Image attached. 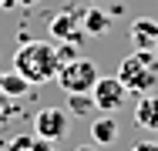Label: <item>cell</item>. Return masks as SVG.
I'll use <instances>...</instances> for the list:
<instances>
[{"mask_svg": "<svg viewBox=\"0 0 158 151\" xmlns=\"http://www.w3.org/2000/svg\"><path fill=\"white\" fill-rule=\"evenodd\" d=\"M14 71L20 77H27L31 84H47L57 77L61 71V57H57V47L47 44V40H24L14 54Z\"/></svg>", "mask_w": 158, "mask_h": 151, "instance_id": "obj_1", "label": "cell"}, {"mask_svg": "<svg viewBox=\"0 0 158 151\" xmlns=\"http://www.w3.org/2000/svg\"><path fill=\"white\" fill-rule=\"evenodd\" d=\"M118 77L128 94H152L158 88V57L152 51H135L118 64Z\"/></svg>", "mask_w": 158, "mask_h": 151, "instance_id": "obj_2", "label": "cell"}, {"mask_svg": "<svg viewBox=\"0 0 158 151\" xmlns=\"http://www.w3.org/2000/svg\"><path fill=\"white\" fill-rule=\"evenodd\" d=\"M98 64L88 57H71L61 64V71H57V84H61L67 94H91V88L98 84Z\"/></svg>", "mask_w": 158, "mask_h": 151, "instance_id": "obj_3", "label": "cell"}, {"mask_svg": "<svg viewBox=\"0 0 158 151\" xmlns=\"http://www.w3.org/2000/svg\"><path fill=\"white\" fill-rule=\"evenodd\" d=\"M67 128H71V118L64 108H40L34 114V134L44 138V141H61L67 138Z\"/></svg>", "mask_w": 158, "mask_h": 151, "instance_id": "obj_4", "label": "cell"}, {"mask_svg": "<svg viewBox=\"0 0 158 151\" xmlns=\"http://www.w3.org/2000/svg\"><path fill=\"white\" fill-rule=\"evenodd\" d=\"M91 97H94V108H98V111L111 114V111H118V108L125 104L128 88L121 84L118 74H114V77H98V84L91 88Z\"/></svg>", "mask_w": 158, "mask_h": 151, "instance_id": "obj_5", "label": "cell"}, {"mask_svg": "<svg viewBox=\"0 0 158 151\" xmlns=\"http://www.w3.org/2000/svg\"><path fill=\"white\" fill-rule=\"evenodd\" d=\"M131 47L135 51H155L158 47V20L152 17H138V20H131Z\"/></svg>", "mask_w": 158, "mask_h": 151, "instance_id": "obj_6", "label": "cell"}, {"mask_svg": "<svg viewBox=\"0 0 158 151\" xmlns=\"http://www.w3.org/2000/svg\"><path fill=\"white\" fill-rule=\"evenodd\" d=\"M51 30H54V37H57L61 44H77V40L84 37V27H81V14H71V10L57 14V17L51 20Z\"/></svg>", "mask_w": 158, "mask_h": 151, "instance_id": "obj_7", "label": "cell"}, {"mask_svg": "<svg viewBox=\"0 0 158 151\" xmlns=\"http://www.w3.org/2000/svg\"><path fill=\"white\" fill-rule=\"evenodd\" d=\"M135 124L158 134V94H141L135 108Z\"/></svg>", "mask_w": 158, "mask_h": 151, "instance_id": "obj_8", "label": "cell"}, {"mask_svg": "<svg viewBox=\"0 0 158 151\" xmlns=\"http://www.w3.org/2000/svg\"><path fill=\"white\" fill-rule=\"evenodd\" d=\"M118 121L111 118V114H101V118L91 121V141L94 145H114L118 141Z\"/></svg>", "mask_w": 158, "mask_h": 151, "instance_id": "obj_9", "label": "cell"}, {"mask_svg": "<svg viewBox=\"0 0 158 151\" xmlns=\"http://www.w3.org/2000/svg\"><path fill=\"white\" fill-rule=\"evenodd\" d=\"M81 27H84V34H91V37H101V34H108V27H111V17L104 10H98V7H88L81 14Z\"/></svg>", "mask_w": 158, "mask_h": 151, "instance_id": "obj_10", "label": "cell"}, {"mask_svg": "<svg viewBox=\"0 0 158 151\" xmlns=\"http://www.w3.org/2000/svg\"><path fill=\"white\" fill-rule=\"evenodd\" d=\"M3 148L7 151H54V141H44L31 131V134H14Z\"/></svg>", "mask_w": 158, "mask_h": 151, "instance_id": "obj_11", "label": "cell"}, {"mask_svg": "<svg viewBox=\"0 0 158 151\" xmlns=\"http://www.w3.org/2000/svg\"><path fill=\"white\" fill-rule=\"evenodd\" d=\"M31 91V81L27 77H20L17 71H0V94H7V97H24Z\"/></svg>", "mask_w": 158, "mask_h": 151, "instance_id": "obj_12", "label": "cell"}, {"mask_svg": "<svg viewBox=\"0 0 158 151\" xmlns=\"http://www.w3.org/2000/svg\"><path fill=\"white\" fill-rule=\"evenodd\" d=\"M67 108H71V114L84 118V114L94 111V97L91 94H67Z\"/></svg>", "mask_w": 158, "mask_h": 151, "instance_id": "obj_13", "label": "cell"}, {"mask_svg": "<svg viewBox=\"0 0 158 151\" xmlns=\"http://www.w3.org/2000/svg\"><path fill=\"white\" fill-rule=\"evenodd\" d=\"M128 151H158V141H138V145H131Z\"/></svg>", "mask_w": 158, "mask_h": 151, "instance_id": "obj_14", "label": "cell"}, {"mask_svg": "<svg viewBox=\"0 0 158 151\" xmlns=\"http://www.w3.org/2000/svg\"><path fill=\"white\" fill-rule=\"evenodd\" d=\"M0 7L7 10V7H17V0H0Z\"/></svg>", "mask_w": 158, "mask_h": 151, "instance_id": "obj_15", "label": "cell"}, {"mask_svg": "<svg viewBox=\"0 0 158 151\" xmlns=\"http://www.w3.org/2000/svg\"><path fill=\"white\" fill-rule=\"evenodd\" d=\"M77 151H98V148H94V145H81Z\"/></svg>", "mask_w": 158, "mask_h": 151, "instance_id": "obj_16", "label": "cell"}, {"mask_svg": "<svg viewBox=\"0 0 158 151\" xmlns=\"http://www.w3.org/2000/svg\"><path fill=\"white\" fill-rule=\"evenodd\" d=\"M17 3H20V7H31V3H37V0H17Z\"/></svg>", "mask_w": 158, "mask_h": 151, "instance_id": "obj_17", "label": "cell"}, {"mask_svg": "<svg viewBox=\"0 0 158 151\" xmlns=\"http://www.w3.org/2000/svg\"><path fill=\"white\" fill-rule=\"evenodd\" d=\"M0 151H7V148H3V145H0Z\"/></svg>", "mask_w": 158, "mask_h": 151, "instance_id": "obj_18", "label": "cell"}, {"mask_svg": "<svg viewBox=\"0 0 158 151\" xmlns=\"http://www.w3.org/2000/svg\"><path fill=\"white\" fill-rule=\"evenodd\" d=\"M91 3H98V0H91Z\"/></svg>", "mask_w": 158, "mask_h": 151, "instance_id": "obj_19", "label": "cell"}, {"mask_svg": "<svg viewBox=\"0 0 158 151\" xmlns=\"http://www.w3.org/2000/svg\"><path fill=\"white\" fill-rule=\"evenodd\" d=\"M155 51H158V47H155Z\"/></svg>", "mask_w": 158, "mask_h": 151, "instance_id": "obj_20", "label": "cell"}]
</instances>
